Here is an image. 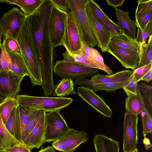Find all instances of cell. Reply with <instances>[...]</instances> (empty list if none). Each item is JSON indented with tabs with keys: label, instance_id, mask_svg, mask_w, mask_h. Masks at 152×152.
I'll use <instances>...</instances> for the list:
<instances>
[{
	"label": "cell",
	"instance_id": "cell-12",
	"mask_svg": "<svg viewBox=\"0 0 152 152\" xmlns=\"http://www.w3.org/2000/svg\"><path fill=\"white\" fill-rule=\"evenodd\" d=\"M85 9L93 31L98 41L99 48L102 52L108 51V46L112 37L111 32L96 17L90 7L89 0L86 4Z\"/></svg>",
	"mask_w": 152,
	"mask_h": 152
},
{
	"label": "cell",
	"instance_id": "cell-15",
	"mask_svg": "<svg viewBox=\"0 0 152 152\" xmlns=\"http://www.w3.org/2000/svg\"><path fill=\"white\" fill-rule=\"evenodd\" d=\"M88 139V134L84 131L69 128L59 139L62 140L65 144L66 150L65 152H73Z\"/></svg>",
	"mask_w": 152,
	"mask_h": 152
},
{
	"label": "cell",
	"instance_id": "cell-33",
	"mask_svg": "<svg viewBox=\"0 0 152 152\" xmlns=\"http://www.w3.org/2000/svg\"><path fill=\"white\" fill-rule=\"evenodd\" d=\"M142 45L143 48L140 57L139 67L144 66L152 62V35L149 37L147 43Z\"/></svg>",
	"mask_w": 152,
	"mask_h": 152
},
{
	"label": "cell",
	"instance_id": "cell-24",
	"mask_svg": "<svg viewBox=\"0 0 152 152\" xmlns=\"http://www.w3.org/2000/svg\"><path fill=\"white\" fill-rule=\"evenodd\" d=\"M125 109L126 111L138 115L145 107L139 91L135 94L128 96L125 99Z\"/></svg>",
	"mask_w": 152,
	"mask_h": 152
},
{
	"label": "cell",
	"instance_id": "cell-36",
	"mask_svg": "<svg viewBox=\"0 0 152 152\" xmlns=\"http://www.w3.org/2000/svg\"><path fill=\"white\" fill-rule=\"evenodd\" d=\"M3 43L7 52L16 54L22 57L20 47L16 40L10 37H4Z\"/></svg>",
	"mask_w": 152,
	"mask_h": 152
},
{
	"label": "cell",
	"instance_id": "cell-17",
	"mask_svg": "<svg viewBox=\"0 0 152 152\" xmlns=\"http://www.w3.org/2000/svg\"><path fill=\"white\" fill-rule=\"evenodd\" d=\"M118 19L117 24L122 33L130 38L136 40V23L129 16V12L114 8Z\"/></svg>",
	"mask_w": 152,
	"mask_h": 152
},
{
	"label": "cell",
	"instance_id": "cell-21",
	"mask_svg": "<svg viewBox=\"0 0 152 152\" xmlns=\"http://www.w3.org/2000/svg\"><path fill=\"white\" fill-rule=\"evenodd\" d=\"M134 70H123L111 75L98 74L91 76L94 85L108 82L124 83L132 74Z\"/></svg>",
	"mask_w": 152,
	"mask_h": 152
},
{
	"label": "cell",
	"instance_id": "cell-35",
	"mask_svg": "<svg viewBox=\"0 0 152 152\" xmlns=\"http://www.w3.org/2000/svg\"><path fill=\"white\" fill-rule=\"evenodd\" d=\"M143 127L142 134L144 135L152 133V116L144 109L140 113Z\"/></svg>",
	"mask_w": 152,
	"mask_h": 152
},
{
	"label": "cell",
	"instance_id": "cell-7",
	"mask_svg": "<svg viewBox=\"0 0 152 152\" xmlns=\"http://www.w3.org/2000/svg\"><path fill=\"white\" fill-rule=\"evenodd\" d=\"M26 18L24 13L15 7L4 13L0 19L2 35L16 40Z\"/></svg>",
	"mask_w": 152,
	"mask_h": 152
},
{
	"label": "cell",
	"instance_id": "cell-8",
	"mask_svg": "<svg viewBox=\"0 0 152 152\" xmlns=\"http://www.w3.org/2000/svg\"><path fill=\"white\" fill-rule=\"evenodd\" d=\"M84 43L72 13L70 11L67 15L61 45L69 52L74 53L81 48Z\"/></svg>",
	"mask_w": 152,
	"mask_h": 152
},
{
	"label": "cell",
	"instance_id": "cell-1",
	"mask_svg": "<svg viewBox=\"0 0 152 152\" xmlns=\"http://www.w3.org/2000/svg\"><path fill=\"white\" fill-rule=\"evenodd\" d=\"M52 6L50 0H44L33 13L26 17L30 39L45 96L53 94L54 87L53 71L56 52L50 41L48 30Z\"/></svg>",
	"mask_w": 152,
	"mask_h": 152
},
{
	"label": "cell",
	"instance_id": "cell-27",
	"mask_svg": "<svg viewBox=\"0 0 152 152\" xmlns=\"http://www.w3.org/2000/svg\"><path fill=\"white\" fill-rule=\"evenodd\" d=\"M20 143L7 130L0 115V147L10 148Z\"/></svg>",
	"mask_w": 152,
	"mask_h": 152
},
{
	"label": "cell",
	"instance_id": "cell-3",
	"mask_svg": "<svg viewBox=\"0 0 152 152\" xmlns=\"http://www.w3.org/2000/svg\"><path fill=\"white\" fill-rule=\"evenodd\" d=\"M15 98L19 105L36 110H43L46 113L61 110L73 101L70 97L36 96L27 94L17 95Z\"/></svg>",
	"mask_w": 152,
	"mask_h": 152
},
{
	"label": "cell",
	"instance_id": "cell-19",
	"mask_svg": "<svg viewBox=\"0 0 152 152\" xmlns=\"http://www.w3.org/2000/svg\"><path fill=\"white\" fill-rule=\"evenodd\" d=\"M89 3L96 17L102 24L111 32L112 35L123 33L117 24L105 14L100 6L96 2L93 0H89Z\"/></svg>",
	"mask_w": 152,
	"mask_h": 152
},
{
	"label": "cell",
	"instance_id": "cell-29",
	"mask_svg": "<svg viewBox=\"0 0 152 152\" xmlns=\"http://www.w3.org/2000/svg\"><path fill=\"white\" fill-rule=\"evenodd\" d=\"M90 51L89 61L96 66L98 69L104 71L109 75L113 74V71L104 63L101 54L93 47L89 46Z\"/></svg>",
	"mask_w": 152,
	"mask_h": 152
},
{
	"label": "cell",
	"instance_id": "cell-50",
	"mask_svg": "<svg viewBox=\"0 0 152 152\" xmlns=\"http://www.w3.org/2000/svg\"><path fill=\"white\" fill-rule=\"evenodd\" d=\"M2 43H1V45L0 46V74L3 71L2 70L1 63V56L2 51Z\"/></svg>",
	"mask_w": 152,
	"mask_h": 152
},
{
	"label": "cell",
	"instance_id": "cell-10",
	"mask_svg": "<svg viewBox=\"0 0 152 152\" xmlns=\"http://www.w3.org/2000/svg\"><path fill=\"white\" fill-rule=\"evenodd\" d=\"M138 117L126 111L124 121L123 152H132L137 148Z\"/></svg>",
	"mask_w": 152,
	"mask_h": 152
},
{
	"label": "cell",
	"instance_id": "cell-20",
	"mask_svg": "<svg viewBox=\"0 0 152 152\" xmlns=\"http://www.w3.org/2000/svg\"><path fill=\"white\" fill-rule=\"evenodd\" d=\"M109 44L137 51L141 55L143 48L142 44L123 33L112 35Z\"/></svg>",
	"mask_w": 152,
	"mask_h": 152
},
{
	"label": "cell",
	"instance_id": "cell-46",
	"mask_svg": "<svg viewBox=\"0 0 152 152\" xmlns=\"http://www.w3.org/2000/svg\"><path fill=\"white\" fill-rule=\"evenodd\" d=\"M125 1V0H107L106 1L108 5L117 8L119 6H122Z\"/></svg>",
	"mask_w": 152,
	"mask_h": 152
},
{
	"label": "cell",
	"instance_id": "cell-4",
	"mask_svg": "<svg viewBox=\"0 0 152 152\" xmlns=\"http://www.w3.org/2000/svg\"><path fill=\"white\" fill-rule=\"evenodd\" d=\"M88 0H68L70 11L72 13L84 43L93 47H99L85 9Z\"/></svg>",
	"mask_w": 152,
	"mask_h": 152
},
{
	"label": "cell",
	"instance_id": "cell-2",
	"mask_svg": "<svg viewBox=\"0 0 152 152\" xmlns=\"http://www.w3.org/2000/svg\"><path fill=\"white\" fill-rule=\"evenodd\" d=\"M16 40L20 47L32 85L42 87V79L31 42L26 18Z\"/></svg>",
	"mask_w": 152,
	"mask_h": 152
},
{
	"label": "cell",
	"instance_id": "cell-48",
	"mask_svg": "<svg viewBox=\"0 0 152 152\" xmlns=\"http://www.w3.org/2000/svg\"><path fill=\"white\" fill-rule=\"evenodd\" d=\"M144 30L147 32L149 37L152 35V20L148 22Z\"/></svg>",
	"mask_w": 152,
	"mask_h": 152
},
{
	"label": "cell",
	"instance_id": "cell-5",
	"mask_svg": "<svg viewBox=\"0 0 152 152\" xmlns=\"http://www.w3.org/2000/svg\"><path fill=\"white\" fill-rule=\"evenodd\" d=\"M53 71L62 78L72 80L92 76L99 72L97 69L63 60L56 61L53 65Z\"/></svg>",
	"mask_w": 152,
	"mask_h": 152
},
{
	"label": "cell",
	"instance_id": "cell-18",
	"mask_svg": "<svg viewBox=\"0 0 152 152\" xmlns=\"http://www.w3.org/2000/svg\"><path fill=\"white\" fill-rule=\"evenodd\" d=\"M135 12L136 23L142 30L152 20V0H139Z\"/></svg>",
	"mask_w": 152,
	"mask_h": 152
},
{
	"label": "cell",
	"instance_id": "cell-42",
	"mask_svg": "<svg viewBox=\"0 0 152 152\" xmlns=\"http://www.w3.org/2000/svg\"><path fill=\"white\" fill-rule=\"evenodd\" d=\"M55 6L62 12L68 14L70 12L68 0H50Z\"/></svg>",
	"mask_w": 152,
	"mask_h": 152
},
{
	"label": "cell",
	"instance_id": "cell-41",
	"mask_svg": "<svg viewBox=\"0 0 152 152\" xmlns=\"http://www.w3.org/2000/svg\"><path fill=\"white\" fill-rule=\"evenodd\" d=\"M1 63L3 71H12L11 58L6 51L3 43L1 56Z\"/></svg>",
	"mask_w": 152,
	"mask_h": 152
},
{
	"label": "cell",
	"instance_id": "cell-37",
	"mask_svg": "<svg viewBox=\"0 0 152 152\" xmlns=\"http://www.w3.org/2000/svg\"><path fill=\"white\" fill-rule=\"evenodd\" d=\"M19 112V105L18 104L12 110L5 125L7 130L15 138V126L17 117Z\"/></svg>",
	"mask_w": 152,
	"mask_h": 152
},
{
	"label": "cell",
	"instance_id": "cell-39",
	"mask_svg": "<svg viewBox=\"0 0 152 152\" xmlns=\"http://www.w3.org/2000/svg\"><path fill=\"white\" fill-rule=\"evenodd\" d=\"M137 83L134 80L132 74L123 83V89L126 93L127 96L135 94L139 91Z\"/></svg>",
	"mask_w": 152,
	"mask_h": 152
},
{
	"label": "cell",
	"instance_id": "cell-14",
	"mask_svg": "<svg viewBox=\"0 0 152 152\" xmlns=\"http://www.w3.org/2000/svg\"><path fill=\"white\" fill-rule=\"evenodd\" d=\"M24 77L11 70L3 71L0 74V94L6 97H15L20 91V85Z\"/></svg>",
	"mask_w": 152,
	"mask_h": 152
},
{
	"label": "cell",
	"instance_id": "cell-49",
	"mask_svg": "<svg viewBox=\"0 0 152 152\" xmlns=\"http://www.w3.org/2000/svg\"><path fill=\"white\" fill-rule=\"evenodd\" d=\"M38 152H56V151L52 146H48L45 148L41 149Z\"/></svg>",
	"mask_w": 152,
	"mask_h": 152
},
{
	"label": "cell",
	"instance_id": "cell-26",
	"mask_svg": "<svg viewBox=\"0 0 152 152\" xmlns=\"http://www.w3.org/2000/svg\"><path fill=\"white\" fill-rule=\"evenodd\" d=\"M7 53L11 58L12 71L21 77L29 76L28 73L22 57L11 52Z\"/></svg>",
	"mask_w": 152,
	"mask_h": 152
},
{
	"label": "cell",
	"instance_id": "cell-25",
	"mask_svg": "<svg viewBox=\"0 0 152 152\" xmlns=\"http://www.w3.org/2000/svg\"><path fill=\"white\" fill-rule=\"evenodd\" d=\"M74 84L72 79L62 78L57 85L54 86L53 95L64 97L69 95L77 94L74 90Z\"/></svg>",
	"mask_w": 152,
	"mask_h": 152
},
{
	"label": "cell",
	"instance_id": "cell-23",
	"mask_svg": "<svg viewBox=\"0 0 152 152\" xmlns=\"http://www.w3.org/2000/svg\"><path fill=\"white\" fill-rule=\"evenodd\" d=\"M44 1V0H1L0 2L18 6L27 17L33 13Z\"/></svg>",
	"mask_w": 152,
	"mask_h": 152
},
{
	"label": "cell",
	"instance_id": "cell-13",
	"mask_svg": "<svg viewBox=\"0 0 152 152\" xmlns=\"http://www.w3.org/2000/svg\"><path fill=\"white\" fill-rule=\"evenodd\" d=\"M107 52L117 58L122 66L126 68L134 70L139 67L141 54L137 51L109 44Z\"/></svg>",
	"mask_w": 152,
	"mask_h": 152
},
{
	"label": "cell",
	"instance_id": "cell-34",
	"mask_svg": "<svg viewBox=\"0 0 152 152\" xmlns=\"http://www.w3.org/2000/svg\"><path fill=\"white\" fill-rule=\"evenodd\" d=\"M21 128L22 134L23 142L24 139L27 124L29 120L30 115L33 109L19 105Z\"/></svg>",
	"mask_w": 152,
	"mask_h": 152
},
{
	"label": "cell",
	"instance_id": "cell-45",
	"mask_svg": "<svg viewBox=\"0 0 152 152\" xmlns=\"http://www.w3.org/2000/svg\"><path fill=\"white\" fill-rule=\"evenodd\" d=\"M52 146L56 150L65 152L66 150V146L64 142L60 139L53 142Z\"/></svg>",
	"mask_w": 152,
	"mask_h": 152
},
{
	"label": "cell",
	"instance_id": "cell-16",
	"mask_svg": "<svg viewBox=\"0 0 152 152\" xmlns=\"http://www.w3.org/2000/svg\"><path fill=\"white\" fill-rule=\"evenodd\" d=\"M45 114L41 117L32 129L24 143L31 150L34 148L38 149L45 142Z\"/></svg>",
	"mask_w": 152,
	"mask_h": 152
},
{
	"label": "cell",
	"instance_id": "cell-38",
	"mask_svg": "<svg viewBox=\"0 0 152 152\" xmlns=\"http://www.w3.org/2000/svg\"><path fill=\"white\" fill-rule=\"evenodd\" d=\"M122 83L108 82L94 85L93 90L95 91L99 90L107 92H115L116 90L123 88L124 87Z\"/></svg>",
	"mask_w": 152,
	"mask_h": 152
},
{
	"label": "cell",
	"instance_id": "cell-51",
	"mask_svg": "<svg viewBox=\"0 0 152 152\" xmlns=\"http://www.w3.org/2000/svg\"><path fill=\"white\" fill-rule=\"evenodd\" d=\"M7 97L6 96L0 94V103L2 102Z\"/></svg>",
	"mask_w": 152,
	"mask_h": 152
},
{
	"label": "cell",
	"instance_id": "cell-54",
	"mask_svg": "<svg viewBox=\"0 0 152 152\" xmlns=\"http://www.w3.org/2000/svg\"><path fill=\"white\" fill-rule=\"evenodd\" d=\"M132 152H138L137 148L134 149Z\"/></svg>",
	"mask_w": 152,
	"mask_h": 152
},
{
	"label": "cell",
	"instance_id": "cell-47",
	"mask_svg": "<svg viewBox=\"0 0 152 152\" xmlns=\"http://www.w3.org/2000/svg\"><path fill=\"white\" fill-rule=\"evenodd\" d=\"M152 69H151L141 79V80L148 83L152 80Z\"/></svg>",
	"mask_w": 152,
	"mask_h": 152
},
{
	"label": "cell",
	"instance_id": "cell-31",
	"mask_svg": "<svg viewBox=\"0 0 152 152\" xmlns=\"http://www.w3.org/2000/svg\"><path fill=\"white\" fill-rule=\"evenodd\" d=\"M63 60L83 65L88 67L98 69L95 65L89 62L83 54L79 53H71L66 50L62 53Z\"/></svg>",
	"mask_w": 152,
	"mask_h": 152
},
{
	"label": "cell",
	"instance_id": "cell-30",
	"mask_svg": "<svg viewBox=\"0 0 152 152\" xmlns=\"http://www.w3.org/2000/svg\"><path fill=\"white\" fill-rule=\"evenodd\" d=\"M18 104L15 97H7L0 103V115L5 126L12 110Z\"/></svg>",
	"mask_w": 152,
	"mask_h": 152
},
{
	"label": "cell",
	"instance_id": "cell-40",
	"mask_svg": "<svg viewBox=\"0 0 152 152\" xmlns=\"http://www.w3.org/2000/svg\"><path fill=\"white\" fill-rule=\"evenodd\" d=\"M152 69V62L142 67H139L134 70L132 74L133 78L134 81L138 83L141 80L142 78L151 69Z\"/></svg>",
	"mask_w": 152,
	"mask_h": 152
},
{
	"label": "cell",
	"instance_id": "cell-6",
	"mask_svg": "<svg viewBox=\"0 0 152 152\" xmlns=\"http://www.w3.org/2000/svg\"><path fill=\"white\" fill-rule=\"evenodd\" d=\"M60 110L46 113L45 114V140L53 142L58 140L69 129L60 113Z\"/></svg>",
	"mask_w": 152,
	"mask_h": 152
},
{
	"label": "cell",
	"instance_id": "cell-32",
	"mask_svg": "<svg viewBox=\"0 0 152 152\" xmlns=\"http://www.w3.org/2000/svg\"><path fill=\"white\" fill-rule=\"evenodd\" d=\"M45 113V112L44 110H36L33 109L30 115L26 126L25 136L23 140V144H24L32 129L37 124L41 117Z\"/></svg>",
	"mask_w": 152,
	"mask_h": 152
},
{
	"label": "cell",
	"instance_id": "cell-9",
	"mask_svg": "<svg viewBox=\"0 0 152 152\" xmlns=\"http://www.w3.org/2000/svg\"><path fill=\"white\" fill-rule=\"evenodd\" d=\"M67 14L53 4L48 23V30L50 41L54 48L61 45Z\"/></svg>",
	"mask_w": 152,
	"mask_h": 152
},
{
	"label": "cell",
	"instance_id": "cell-28",
	"mask_svg": "<svg viewBox=\"0 0 152 152\" xmlns=\"http://www.w3.org/2000/svg\"><path fill=\"white\" fill-rule=\"evenodd\" d=\"M139 92L143 99L145 109L152 116V86L144 83L138 84Z\"/></svg>",
	"mask_w": 152,
	"mask_h": 152
},
{
	"label": "cell",
	"instance_id": "cell-22",
	"mask_svg": "<svg viewBox=\"0 0 152 152\" xmlns=\"http://www.w3.org/2000/svg\"><path fill=\"white\" fill-rule=\"evenodd\" d=\"M96 152H119V143L102 134H96L93 139Z\"/></svg>",
	"mask_w": 152,
	"mask_h": 152
},
{
	"label": "cell",
	"instance_id": "cell-44",
	"mask_svg": "<svg viewBox=\"0 0 152 152\" xmlns=\"http://www.w3.org/2000/svg\"><path fill=\"white\" fill-rule=\"evenodd\" d=\"M137 28V34L136 40L141 45L145 44L149 36L147 32L145 30H142L136 24Z\"/></svg>",
	"mask_w": 152,
	"mask_h": 152
},
{
	"label": "cell",
	"instance_id": "cell-53",
	"mask_svg": "<svg viewBox=\"0 0 152 152\" xmlns=\"http://www.w3.org/2000/svg\"><path fill=\"white\" fill-rule=\"evenodd\" d=\"M0 152H6L4 148L0 147Z\"/></svg>",
	"mask_w": 152,
	"mask_h": 152
},
{
	"label": "cell",
	"instance_id": "cell-11",
	"mask_svg": "<svg viewBox=\"0 0 152 152\" xmlns=\"http://www.w3.org/2000/svg\"><path fill=\"white\" fill-rule=\"evenodd\" d=\"M77 93L83 100L104 117H112V111L110 107L93 89L81 86L77 88Z\"/></svg>",
	"mask_w": 152,
	"mask_h": 152
},
{
	"label": "cell",
	"instance_id": "cell-52",
	"mask_svg": "<svg viewBox=\"0 0 152 152\" xmlns=\"http://www.w3.org/2000/svg\"><path fill=\"white\" fill-rule=\"evenodd\" d=\"M2 36V32L1 29V27L0 24V46L1 45V38Z\"/></svg>",
	"mask_w": 152,
	"mask_h": 152
},
{
	"label": "cell",
	"instance_id": "cell-43",
	"mask_svg": "<svg viewBox=\"0 0 152 152\" xmlns=\"http://www.w3.org/2000/svg\"><path fill=\"white\" fill-rule=\"evenodd\" d=\"M4 149L6 152H31L30 148L22 143L17 144Z\"/></svg>",
	"mask_w": 152,
	"mask_h": 152
}]
</instances>
